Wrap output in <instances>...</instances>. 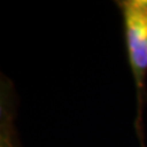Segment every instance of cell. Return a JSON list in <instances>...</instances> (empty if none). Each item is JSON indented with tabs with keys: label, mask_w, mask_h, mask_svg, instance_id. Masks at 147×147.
I'll return each mask as SVG.
<instances>
[{
	"label": "cell",
	"mask_w": 147,
	"mask_h": 147,
	"mask_svg": "<svg viewBox=\"0 0 147 147\" xmlns=\"http://www.w3.org/2000/svg\"><path fill=\"white\" fill-rule=\"evenodd\" d=\"M114 4L120 12L126 60L135 84V132L140 146L146 147L144 110L147 104V0H115Z\"/></svg>",
	"instance_id": "cell-1"
}]
</instances>
